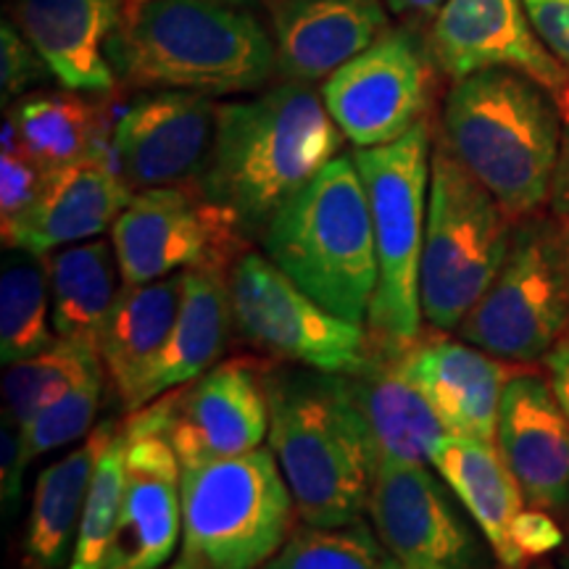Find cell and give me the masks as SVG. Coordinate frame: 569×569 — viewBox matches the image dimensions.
Masks as SVG:
<instances>
[{"label": "cell", "mask_w": 569, "mask_h": 569, "mask_svg": "<svg viewBox=\"0 0 569 569\" xmlns=\"http://www.w3.org/2000/svg\"><path fill=\"white\" fill-rule=\"evenodd\" d=\"M56 340L48 259L9 248L0 269V359L13 365L46 351Z\"/></svg>", "instance_id": "30"}, {"label": "cell", "mask_w": 569, "mask_h": 569, "mask_svg": "<svg viewBox=\"0 0 569 569\" xmlns=\"http://www.w3.org/2000/svg\"><path fill=\"white\" fill-rule=\"evenodd\" d=\"M496 446L525 503L569 522V417L549 377H511L498 409Z\"/></svg>", "instance_id": "18"}, {"label": "cell", "mask_w": 569, "mask_h": 569, "mask_svg": "<svg viewBox=\"0 0 569 569\" xmlns=\"http://www.w3.org/2000/svg\"><path fill=\"white\" fill-rule=\"evenodd\" d=\"M261 251L332 315L365 325L377 288L369 198L353 156H336L269 222Z\"/></svg>", "instance_id": "5"}, {"label": "cell", "mask_w": 569, "mask_h": 569, "mask_svg": "<svg viewBox=\"0 0 569 569\" xmlns=\"http://www.w3.org/2000/svg\"><path fill=\"white\" fill-rule=\"evenodd\" d=\"M561 134L559 101L525 71L480 69L446 96V148L515 222L551 201Z\"/></svg>", "instance_id": "4"}, {"label": "cell", "mask_w": 569, "mask_h": 569, "mask_svg": "<svg viewBox=\"0 0 569 569\" xmlns=\"http://www.w3.org/2000/svg\"><path fill=\"white\" fill-rule=\"evenodd\" d=\"M106 382V372H98L88 380L77 382L67 393L56 398L51 407H46L32 425L24 430L27 457L38 459L42 453L56 451V448L74 443L92 432L98 409H101V390Z\"/></svg>", "instance_id": "34"}, {"label": "cell", "mask_w": 569, "mask_h": 569, "mask_svg": "<svg viewBox=\"0 0 569 569\" xmlns=\"http://www.w3.org/2000/svg\"><path fill=\"white\" fill-rule=\"evenodd\" d=\"M372 338V336H369ZM401 348L372 338L361 372L346 375L351 393L372 430L380 465H432L440 440L448 436L436 409L411 386L401 369Z\"/></svg>", "instance_id": "23"}, {"label": "cell", "mask_w": 569, "mask_h": 569, "mask_svg": "<svg viewBox=\"0 0 569 569\" xmlns=\"http://www.w3.org/2000/svg\"><path fill=\"white\" fill-rule=\"evenodd\" d=\"M182 553L259 569L293 536L296 501L272 448L182 467Z\"/></svg>", "instance_id": "8"}, {"label": "cell", "mask_w": 569, "mask_h": 569, "mask_svg": "<svg viewBox=\"0 0 569 569\" xmlns=\"http://www.w3.org/2000/svg\"><path fill=\"white\" fill-rule=\"evenodd\" d=\"M569 327V293L553 251L551 219L525 217L486 296L459 325V338L509 365L543 361Z\"/></svg>", "instance_id": "10"}, {"label": "cell", "mask_w": 569, "mask_h": 569, "mask_svg": "<svg viewBox=\"0 0 569 569\" xmlns=\"http://www.w3.org/2000/svg\"><path fill=\"white\" fill-rule=\"evenodd\" d=\"M375 224L377 288L369 306V336L409 346L422 336L419 264H422L427 203H430V124L419 122L401 140L356 148Z\"/></svg>", "instance_id": "6"}, {"label": "cell", "mask_w": 569, "mask_h": 569, "mask_svg": "<svg viewBox=\"0 0 569 569\" xmlns=\"http://www.w3.org/2000/svg\"><path fill=\"white\" fill-rule=\"evenodd\" d=\"M232 319L251 348L282 365L356 375L372 351L365 325L332 315L303 293L264 253L243 251L227 272Z\"/></svg>", "instance_id": "9"}, {"label": "cell", "mask_w": 569, "mask_h": 569, "mask_svg": "<svg viewBox=\"0 0 569 569\" xmlns=\"http://www.w3.org/2000/svg\"><path fill=\"white\" fill-rule=\"evenodd\" d=\"M511 536H515L517 549L522 551L525 559H538L559 551L567 540L559 519L536 507H525L519 511Z\"/></svg>", "instance_id": "37"}, {"label": "cell", "mask_w": 569, "mask_h": 569, "mask_svg": "<svg viewBox=\"0 0 569 569\" xmlns=\"http://www.w3.org/2000/svg\"><path fill=\"white\" fill-rule=\"evenodd\" d=\"M528 569H553L551 565H536V567H528Z\"/></svg>", "instance_id": "47"}, {"label": "cell", "mask_w": 569, "mask_h": 569, "mask_svg": "<svg viewBox=\"0 0 569 569\" xmlns=\"http://www.w3.org/2000/svg\"><path fill=\"white\" fill-rule=\"evenodd\" d=\"M124 0H17L19 30L38 48L67 90L111 92L117 88L106 46L122 19Z\"/></svg>", "instance_id": "22"}, {"label": "cell", "mask_w": 569, "mask_h": 569, "mask_svg": "<svg viewBox=\"0 0 569 569\" xmlns=\"http://www.w3.org/2000/svg\"><path fill=\"white\" fill-rule=\"evenodd\" d=\"M269 448L293 493L298 517L343 528L369 509L380 453L346 375L284 365L264 375Z\"/></svg>", "instance_id": "2"}, {"label": "cell", "mask_w": 569, "mask_h": 569, "mask_svg": "<svg viewBox=\"0 0 569 569\" xmlns=\"http://www.w3.org/2000/svg\"><path fill=\"white\" fill-rule=\"evenodd\" d=\"M124 446V430L119 427V432L98 459L96 475H92L69 569H106L113 532H117L119 525V511H122Z\"/></svg>", "instance_id": "33"}, {"label": "cell", "mask_w": 569, "mask_h": 569, "mask_svg": "<svg viewBox=\"0 0 569 569\" xmlns=\"http://www.w3.org/2000/svg\"><path fill=\"white\" fill-rule=\"evenodd\" d=\"M163 432L182 467L240 457L269 438L264 372L243 359L209 372L159 398Z\"/></svg>", "instance_id": "16"}, {"label": "cell", "mask_w": 569, "mask_h": 569, "mask_svg": "<svg viewBox=\"0 0 569 569\" xmlns=\"http://www.w3.org/2000/svg\"><path fill=\"white\" fill-rule=\"evenodd\" d=\"M259 569H396V565L375 530L359 519L343 528L306 525L293 530L282 549Z\"/></svg>", "instance_id": "32"}, {"label": "cell", "mask_w": 569, "mask_h": 569, "mask_svg": "<svg viewBox=\"0 0 569 569\" xmlns=\"http://www.w3.org/2000/svg\"><path fill=\"white\" fill-rule=\"evenodd\" d=\"M343 132L311 84L277 88L219 106L217 134L198 193L238 230L261 240L267 227L336 159Z\"/></svg>", "instance_id": "1"}, {"label": "cell", "mask_w": 569, "mask_h": 569, "mask_svg": "<svg viewBox=\"0 0 569 569\" xmlns=\"http://www.w3.org/2000/svg\"><path fill=\"white\" fill-rule=\"evenodd\" d=\"M222 3H232V6H251V3H259V0H222Z\"/></svg>", "instance_id": "46"}, {"label": "cell", "mask_w": 569, "mask_h": 569, "mask_svg": "<svg viewBox=\"0 0 569 569\" xmlns=\"http://www.w3.org/2000/svg\"><path fill=\"white\" fill-rule=\"evenodd\" d=\"M432 48L411 30H386L322 84V101L356 148L401 140L425 122L432 92Z\"/></svg>", "instance_id": "11"}, {"label": "cell", "mask_w": 569, "mask_h": 569, "mask_svg": "<svg viewBox=\"0 0 569 569\" xmlns=\"http://www.w3.org/2000/svg\"><path fill=\"white\" fill-rule=\"evenodd\" d=\"M546 375H549L551 390L553 396L559 398L561 409L569 417V327L565 330V336L557 340V346L551 348L549 356L543 359Z\"/></svg>", "instance_id": "40"}, {"label": "cell", "mask_w": 569, "mask_h": 569, "mask_svg": "<svg viewBox=\"0 0 569 569\" xmlns=\"http://www.w3.org/2000/svg\"><path fill=\"white\" fill-rule=\"evenodd\" d=\"M46 77H53V71L48 69L38 48L11 21H3L0 27V96H3L6 109L13 98H19L27 88L42 82Z\"/></svg>", "instance_id": "36"}, {"label": "cell", "mask_w": 569, "mask_h": 569, "mask_svg": "<svg viewBox=\"0 0 569 569\" xmlns=\"http://www.w3.org/2000/svg\"><path fill=\"white\" fill-rule=\"evenodd\" d=\"M551 238L553 251H557V261L565 277L567 293H569V213H551Z\"/></svg>", "instance_id": "42"}, {"label": "cell", "mask_w": 569, "mask_h": 569, "mask_svg": "<svg viewBox=\"0 0 569 569\" xmlns=\"http://www.w3.org/2000/svg\"><path fill=\"white\" fill-rule=\"evenodd\" d=\"M122 430L124 496L106 569H161L182 532V465L156 403L132 411Z\"/></svg>", "instance_id": "14"}, {"label": "cell", "mask_w": 569, "mask_h": 569, "mask_svg": "<svg viewBox=\"0 0 569 569\" xmlns=\"http://www.w3.org/2000/svg\"><path fill=\"white\" fill-rule=\"evenodd\" d=\"M561 569H569V536L565 540V546H561Z\"/></svg>", "instance_id": "45"}, {"label": "cell", "mask_w": 569, "mask_h": 569, "mask_svg": "<svg viewBox=\"0 0 569 569\" xmlns=\"http://www.w3.org/2000/svg\"><path fill=\"white\" fill-rule=\"evenodd\" d=\"M432 56L451 80L507 67L530 74L569 113V69L532 30L525 0H446L432 19Z\"/></svg>", "instance_id": "17"}, {"label": "cell", "mask_w": 569, "mask_h": 569, "mask_svg": "<svg viewBox=\"0 0 569 569\" xmlns=\"http://www.w3.org/2000/svg\"><path fill=\"white\" fill-rule=\"evenodd\" d=\"M422 332L401 348V369L451 436L496 443L503 390L517 372L509 361L465 340Z\"/></svg>", "instance_id": "19"}, {"label": "cell", "mask_w": 569, "mask_h": 569, "mask_svg": "<svg viewBox=\"0 0 569 569\" xmlns=\"http://www.w3.org/2000/svg\"><path fill=\"white\" fill-rule=\"evenodd\" d=\"M211 96L153 90L134 98L111 130V161L132 190L196 184L217 134Z\"/></svg>", "instance_id": "15"}, {"label": "cell", "mask_w": 569, "mask_h": 569, "mask_svg": "<svg viewBox=\"0 0 569 569\" xmlns=\"http://www.w3.org/2000/svg\"><path fill=\"white\" fill-rule=\"evenodd\" d=\"M106 372L96 346L59 338L46 351L13 361L3 375L6 411L21 430L32 425L42 409L88 377Z\"/></svg>", "instance_id": "31"}, {"label": "cell", "mask_w": 569, "mask_h": 569, "mask_svg": "<svg viewBox=\"0 0 569 569\" xmlns=\"http://www.w3.org/2000/svg\"><path fill=\"white\" fill-rule=\"evenodd\" d=\"M551 213H569V113L565 117V134H561V151L551 184Z\"/></svg>", "instance_id": "41"}, {"label": "cell", "mask_w": 569, "mask_h": 569, "mask_svg": "<svg viewBox=\"0 0 569 569\" xmlns=\"http://www.w3.org/2000/svg\"><path fill=\"white\" fill-rule=\"evenodd\" d=\"M432 467L475 519L498 565L503 569H525L528 559L517 549L511 528L528 503L498 446L448 432L432 457Z\"/></svg>", "instance_id": "25"}, {"label": "cell", "mask_w": 569, "mask_h": 569, "mask_svg": "<svg viewBox=\"0 0 569 569\" xmlns=\"http://www.w3.org/2000/svg\"><path fill=\"white\" fill-rule=\"evenodd\" d=\"M184 293V272L146 284H122L103 327L101 361L106 380L124 411H132L142 377L167 343Z\"/></svg>", "instance_id": "27"}, {"label": "cell", "mask_w": 569, "mask_h": 569, "mask_svg": "<svg viewBox=\"0 0 569 569\" xmlns=\"http://www.w3.org/2000/svg\"><path fill=\"white\" fill-rule=\"evenodd\" d=\"M234 327L227 269H184V293L177 322L167 343L142 377L132 411H138L169 390H177L217 367L227 351ZM130 411V415H132Z\"/></svg>", "instance_id": "24"}, {"label": "cell", "mask_w": 569, "mask_h": 569, "mask_svg": "<svg viewBox=\"0 0 569 569\" xmlns=\"http://www.w3.org/2000/svg\"><path fill=\"white\" fill-rule=\"evenodd\" d=\"M122 284H146L196 267L230 272L246 240L196 184L140 190L111 227Z\"/></svg>", "instance_id": "12"}, {"label": "cell", "mask_w": 569, "mask_h": 569, "mask_svg": "<svg viewBox=\"0 0 569 569\" xmlns=\"http://www.w3.org/2000/svg\"><path fill=\"white\" fill-rule=\"evenodd\" d=\"M525 9L540 42L569 69V0H525Z\"/></svg>", "instance_id": "38"}, {"label": "cell", "mask_w": 569, "mask_h": 569, "mask_svg": "<svg viewBox=\"0 0 569 569\" xmlns=\"http://www.w3.org/2000/svg\"><path fill=\"white\" fill-rule=\"evenodd\" d=\"M119 427L122 425L106 419L82 446L42 469L21 543V569H69L92 475Z\"/></svg>", "instance_id": "26"}, {"label": "cell", "mask_w": 569, "mask_h": 569, "mask_svg": "<svg viewBox=\"0 0 569 569\" xmlns=\"http://www.w3.org/2000/svg\"><path fill=\"white\" fill-rule=\"evenodd\" d=\"M386 30L382 0H282L274 11L277 71L288 82L327 80Z\"/></svg>", "instance_id": "21"}, {"label": "cell", "mask_w": 569, "mask_h": 569, "mask_svg": "<svg viewBox=\"0 0 569 569\" xmlns=\"http://www.w3.org/2000/svg\"><path fill=\"white\" fill-rule=\"evenodd\" d=\"M9 119L21 151L46 172L103 153L101 113L77 90L32 92L11 106Z\"/></svg>", "instance_id": "29"}, {"label": "cell", "mask_w": 569, "mask_h": 569, "mask_svg": "<svg viewBox=\"0 0 569 569\" xmlns=\"http://www.w3.org/2000/svg\"><path fill=\"white\" fill-rule=\"evenodd\" d=\"M430 465L377 469L369 519L396 569H480L482 551Z\"/></svg>", "instance_id": "13"}, {"label": "cell", "mask_w": 569, "mask_h": 569, "mask_svg": "<svg viewBox=\"0 0 569 569\" xmlns=\"http://www.w3.org/2000/svg\"><path fill=\"white\" fill-rule=\"evenodd\" d=\"M46 174V169L21 148H3L0 153V230H11L32 209L40 198Z\"/></svg>", "instance_id": "35"}, {"label": "cell", "mask_w": 569, "mask_h": 569, "mask_svg": "<svg viewBox=\"0 0 569 569\" xmlns=\"http://www.w3.org/2000/svg\"><path fill=\"white\" fill-rule=\"evenodd\" d=\"M106 56L132 88L203 96L256 90L277 71L259 19L222 0H124Z\"/></svg>", "instance_id": "3"}, {"label": "cell", "mask_w": 569, "mask_h": 569, "mask_svg": "<svg viewBox=\"0 0 569 569\" xmlns=\"http://www.w3.org/2000/svg\"><path fill=\"white\" fill-rule=\"evenodd\" d=\"M172 569H211L206 561H201L198 557H190V553H182L180 559L174 561Z\"/></svg>", "instance_id": "44"}, {"label": "cell", "mask_w": 569, "mask_h": 569, "mask_svg": "<svg viewBox=\"0 0 569 569\" xmlns=\"http://www.w3.org/2000/svg\"><path fill=\"white\" fill-rule=\"evenodd\" d=\"M515 219L453 159L432 151L430 203L419 264V303L432 330H459L509 253Z\"/></svg>", "instance_id": "7"}, {"label": "cell", "mask_w": 569, "mask_h": 569, "mask_svg": "<svg viewBox=\"0 0 569 569\" xmlns=\"http://www.w3.org/2000/svg\"><path fill=\"white\" fill-rule=\"evenodd\" d=\"M132 196V188L113 167L111 156L96 153L67 163L46 174L40 198L11 230L3 232V246L46 256L63 246L98 238L111 230Z\"/></svg>", "instance_id": "20"}, {"label": "cell", "mask_w": 569, "mask_h": 569, "mask_svg": "<svg viewBox=\"0 0 569 569\" xmlns=\"http://www.w3.org/2000/svg\"><path fill=\"white\" fill-rule=\"evenodd\" d=\"M390 13L396 17H411V19H436L446 0H386Z\"/></svg>", "instance_id": "43"}, {"label": "cell", "mask_w": 569, "mask_h": 569, "mask_svg": "<svg viewBox=\"0 0 569 569\" xmlns=\"http://www.w3.org/2000/svg\"><path fill=\"white\" fill-rule=\"evenodd\" d=\"M51 272L53 330L63 340L96 346L119 298L117 251L109 240H84L46 253Z\"/></svg>", "instance_id": "28"}, {"label": "cell", "mask_w": 569, "mask_h": 569, "mask_svg": "<svg viewBox=\"0 0 569 569\" xmlns=\"http://www.w3.org/2000/svg\"><path fill=\"white\" fill-rule=\"evenodd\" d=\"M169 569H172V567H169Z\"/></svg>", "instance_id": "48"}, {"label": "cell", "mask_w": 569, "mask_h": 569, "mask_svg": "<svg viewBox=\"0 0 569 569\" xmlns=\"http://www.w3.org/2000/svg\"><path fill=\"white\" fill-rule=\"evenodd\" d=\"M30 465L27 457V438L24 430L13 422L9 411H3V430H0V482H3V507L19 501L21 496V478Z\"/></svg>", "instance_id": "39"}]
</instances>
